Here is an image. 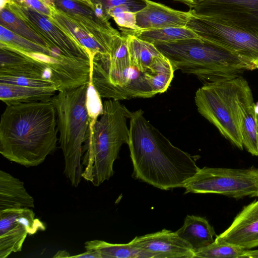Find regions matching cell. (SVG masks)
I'll return each instance as SVG.
<instances>
[{
    "instance_id": "obj_1",
    "label": "cell",
    "mask_w": 258,
    "mask_h": 258,
    "mask_svg": "<svg viewBox=\"0 0 258 258\" xmlns=\"http://www.w3.org/2000/svg\"><path fill=\"white\" fill-rule=\"evenodd\" d=\"M128 119L127 145L136 178L161 189L183 187L200 169L191 155L174 146L141 109L130 111Z\"/></svg>"
},
{
    "instance_id": "obj_2",
    "label": "cell",
    "mask_w": 258,
    "mask_h": 258,
    "mask_svg": "<svg viewBox=\"0 0 258 258\" xmlns=\"http://www.w3.org/2000/svg\"><path fill=\"white\" fill-rule=\"evenodd\" d=\"M50 101L7 105L0 122V153L27 167L43 163L56 148L57 119Z\"/></svg>"
},
{
    "instance_id": "obj_3",
    "label": "cell",
    "mask_w": 258,
    "mask_h": 258,
    "mask_svg": "<svg viewBox=\"0 0 258 258\" xmlns=\"http://www.w3.org/2000/svg\"><path fill=\"white\" fill-rule=\"evenodd\" d=\"M153 44L174 71L194 75L204 84L236 78L255 70L236 53L200 37Z\"/></svg>"
},
{
    "instance_id": "obj_4",
    "label": "cell",
    "mask_w": 258,
    "mask_h": 258,
    "mask_svg": "<svg viewBox=\"0 0 258 258\" xmlns=\"http://www.w3.org/2000/svg\"><path fill=\"white\" fill-rule=\"evenodd\" d=\"M130 111L119 100L103 102V112L95 123L90 122L83 147L82 177L94 186L108 180L114 174L113 163L121 146L128 143L127 125Z\"/></svg>"
},
{
    "instance_id": "obj_5",
    "label": "cell",
    "mask_w": 258,
    "mask_h": 258,
    "mask_svg": "<svg viewBox=\"0 0 258 258\" xmlns=\"http://www.w3.org/2000/svg\"><path fill=\"white\" fill-rule=\"evenodd\" d=\"M87 87L88 83L58 91L50 99L56 112L59 142L64 159V173L75 187L83 178V147L89 128L86 107Z\"/></svg>"
},
{
    "instance_id": "obj_6",
    "label": "cell",
    "mask_w": 258,
    "mask_h": 258,
    "mask_svg": "<svg viewBox=\"0 0 258 258\" xmlns=\"http://www.w3.org/2000/svg\"><path fill=\"white\" fill-rule=\"evenodd\" d=\"M242 77L204 84L196 93L198 112L213 124L221 135L233 145L242 150L239 106L251 92Z\"/></svg>"
},
{
    "instance_id": "obj_7",
    "label": "cell",
    "mask_w": 258,
    "mask_h": 258,
    "mask_svg": "<svg viewBox=\"0 0 258 258\" xmlns=\"http://www.w3.org/2000/svg\"><path fill=\"white\" fill-rule=\"evenodd\" d=\"M183 187L184 194H215L237 199L258 197V169L204 167Z\"/></svg>"
},
{
    "instance_id": "obj_8",
    "label": "cell",
    "mask_w": 258,
    "mask_h": 258,
    "mask_svg": "<svg viewBox=\"0 0 258 258\" xmlns=\"http://www.w3.org/2000/svg\"><path fill=\"white\" fill-rule=\"evenodd\" d=\"M185 27L199 37L233 51L248 61L255 69H258V34L193 13Z\"/></svg>"
},
{
    "instance_id": "obj_9",
    "label": "cell",
    "mask_w": 258,
    "mask_h": 258,
    "mask_svg": "<svg viewBox=\"0 0 258 258\" xmlns=\"http://www.w3.org/2000/svg\"><path fill=\"white\" fill-rule=\"evenodd\" d=\"M190 9L195 15L258 34V0H205Z\"/></svg>"
},
{
    "instance_id": "obj_10",
    "label": "cell",
    "mask_w": 258,
    "mask_h": 258,
    "mask_svg": "<svg viewBox=\"0 0 258 258\" xmlns=\"http://www.w3.org/2000/svg\"><path fill=\"white\" fill-rule=\"evenodd\" d=\"M7 6L43 37L51 48L58 49L70 57L90 60L85 49L47 16L34 9L12 2Z\"/></svg>"
},
{
    "instance_id": "obj_11",
    "label": "cell",
    "mask_w": 258,
    "mask_h": 258,
    "mask_svg": "<svg viewBox=\"0 0 258 258\" xmlns=\"http://www.w3.org/2000/svg\"><path fill=\"white\" fill-rule=\"evenodd\" d=\"M130 243L153 253L155 258H194L195 252L177 233L161 231L135 237Z\"/></svg>"
},
{
    "instance_id": "obj_12",
    "label": "cell",
    "mask_w": 258,
    "mask_h": 258,
    "mask_svg": "<svg viewBox=\"0 0 258 258\" xmlns=\"http://www.w3.org/2000/svg\"><path fill=\"white\" fill-rule=\"evenodd\" d=\"M56 10L80 22L97 35L107 40L120 33L109 21L97 14L93 6L80 0H46Z\"/></svg>"
},
{
    "instance_id": "obj_13",
    "label": "cell",
    "mask_w": 258,
    "mask_h": 258,
    "mask_svg": "<svg viewBox=\"0 0 258 258\" xmlns=\"http://www.w3.org/2000/svg\"><path fill=\"white\" fill-rule=\"evenodd\" d=\"M216 238L246 249L258 246V201L244 207L231 225Z\"/></svg>"
},
{
    "instance_id": "obj_14",
    "label": "cell",
    "mask_w": 258,
    "mask_h": 258,
    "mask_svg": "<svg viewBox=\"0 0 258 258\" xmlns=\"http://www.w3.org/2000/svg\"><path fill=\"white\" fill-rule=\"evenodd\" d=\"M48 18L85 49L89 56L90 67L93 64L94 57L109 55L112 40L100 37L85 26L53 7L51 16Z\"/></svg>"
},
{
    "instance_id": "obj_15",
    "label": "cell",
    "mask_w": 258,
    "mask_h": 258,
    "mask_svg": "<svg viewBox=\"0 0 258 258\" xmlns=\"http://www.w3.org/2000/svg\"><path fill=\"white\" fill-rule=\"evenodd\" d=\"M145 1L146 6L136 13L139 30L185 27L192 15L190 9L187 12L181 11L161 3Z\"/></svg>"
},
{
    "instance_id": "obj_16",
    "label": "cell",
    "mask_w": 258,
    "mask_h": 258,
    "mask_svg": "<svg viewBox=\"0 0 258 258\" xmlns=\"http://www.w3.org/2000/svg\"><path fill=\"white\" fill-rule=\"evenodd\" d=\"M0 75L25 76L49 80L46 69L38 61L0 44Z\"/></svg>"
},
{
    "instance_id": "obj_17",
    "label": "cell",
    "mask_w": 258,
    "mask_h": 258,
    "mask_svg": "<svg viewBox=\"0 0 258 258\" xmlns=\"http://www.w3.org/2000/svg\"><path fill=\"white\" fill-rule=\"evenodd\" d=\"M34 207L33 198L26 190L23 181L0 170V211Z\"/></svg>"
},
{
    "instance_id": "obj_18",
    "label": "cell",
    "mask_w": 258,
    "mask_h": 258,
    "mask_svg": "<svg viewBox=\"0 0 258 258\" xmlns=\"http://www.w3.org/2000/svg\"><path fill=\"white\" fill-rule=\"evenodd\" d=\"M176 232L189 244L195 252L211 244L217 236L206 219L194 215H187L183 225Z\"/></svg>"
},
{
    "instance_id": "obj_19",
    "label": "cell",
    "mask_w": 258,
    "mask_h": 258,
    "mask_svg": "<svg viewBox=\"0 0 258 258\" xmlns=\"http://www.w3.org/2000/svg\"><path fill=\"white\" fill-rule=\"evenodd\" d=\"M55 88H37L0 83V99L7 105L50 101Z\"/></svg>"
},
{
    "instance_id": "obj_20",
    "label": "cell",
    "mask_w": 258,
    "mask_h": 258,
    "mask_svg": "<svg viewBox=\"0 0 258 258\" xmlns=\"http://www.w3.org/2000/svg\"><path fill=\"white\" fill-rule=\"evenodd\" d=\"M254 106L251 91L239 103V111L243 147L252 156H258V130Z\"/></svg>"
},
{
    "instance_id": "obj_21",
    "label": "cell",
    "mask_w": 258,
    "mask_h": 258,
    "mask_svg": "<svg viewBox=\"0 0 258 258\" xmlns=\"http://www.w3.org/2000/svg\"><path fill=\"white\" fill-rule=\"evenodd\" d=\"M84 247L86 250L96 251L101 258H155L153 253L130 242L114 244L100 240H92L86 241Z\"/></svg>"
},
{
    "instance_id": "obj_22",
    "label": "cell",
    "mask_w": 258,
    "mask_h": 258,
    "mask_svg": "<svg viewBox=\"0 0 258 258\" xmlns=\"http://www.w3.org/2000/svg\"><path fill=\"white\" fill-rule=\"evenodd\" d=\"M120 29L122 33L133 35L141 40L151 43L176 41L199 37L192 30L186 27H165L137 30Z\"/></svg>"
},
{
    "instance_id": "obj_23",
    "label": "cell",
    "mask_w": 258,
    "mask_h": 258,
    "mask_svg": "<svg viewBox=\"0 0 258 258\" xmlns=\"http://www.w3.org/2000/svg\"><path fill=\"white\" fill-rule=\"evenodd\" d=\"M174 72L171 62L163 55L154 59L145 73V79L154 95L164 93L168 89Z\"/></svg>"
},
{
    "instance_id": "obj_24",
    "label": "cell",
    "mask_w": 258,
    "mask_h": 258,
    "mask_svg": "<svg viewBox=\"0 0 258 258\" xmlns=\"http://www.w3.org/2000/svg\"><path fill=\"white\" fill-rule=\"evenodd\" d=\"M126 37L130 57L142 73L149 68L154 59L162 55L153 43L141 40L133 35L122 33Z\"/></svg>"
},
{
    "instance_id": "obj_25",
    "label": "cell",
    "mask_w": 258,
    "mask_h": 258,
    "mask_svg": "<svg viewBox=\"0 0 258 258\" xmlns=\"http://www.w3.org/2000/svg\"><path fill=\"white\" fill-rule=\"evenodd\" d=\"M0 25L37 44L51 48L43 37L26 22L13 13L7 5L1 9Z\"/></svg>"
},
{
    "instance_id": "obj_26",
    "label": "cell",
    "mask_w": 258,
    "mask_h": 258,
    "mask_svg": "<svg viewBox=\"0 0 258 258\" xmlns=\"http://www.w3.org/2000/svg\"><path fill=\"white\" fill-rule=\"evenodd\" d=\"M0 44L17 50L29 53H42L56 57L63 55L57 50L37 44L12 32L0 25Z\"/></svg>"
},
{
    "instance_id": "obj_27",
    "label": "cell",
    "mask_w": 258,
    "mask_h": 258,
    "mask_svg": "<svg viewBox=\"0 0 258 258\" xmlns=\"http://www.w3.org/2000/svg\"><path fill=\"white\" fill-rule=\"evenodd\" d=\"M28 234L26 227L19 223L0 234V258H6L13 252L21 251Z\"/></svg>"
},
{
    "instance_id": "obj_28",
    "label": "cell",
    "mask_w": 258,
    "mask_h": 258,
    "mask_svg": "<svg viewBox=\"0 0 258 258\" xmlns=\"http://www.w3.org/2000/svg\"><path fill=\"white\" fill-rule=\"evenodd\" d=\"M247 250L215 238L211 244L196 252L195 257L242 258Z\"/></svg>"
},
{
    "instance_id": "obj_29",
    "label": "cell",
    "mask_w": 258,
    "mask_h": 258,
    "mask_svg": "<svg viewBox=\"0 0 258 258\" xmlns=\"http://www.w3.org/2000/svg\"><path fill=\"white\" fill-rule=\"evenodd\" d=\"M107 15L113 18L119 29L137 30L136 13L131 11L125 6L111 8L106 11Z\"/></svg>"
},
{
    "instance_id": "obj_30",
    "label": "cell",
    "mask_w": 258,
    "mask_h": 258,
    "mask_svg": "<svg viewBox=\"0 0 258 258\" xmlns=\"http://www.w3.org/2000/svg\"><path fill=\"white\" fill-rule=\"evenodd\" d=\"M101 97L95 88L91 80H89L86 97V107L90 122H96L103 112V103Z\"/></svg>"
},
{
    "instance_id": "obj_31",
    "label": "cell",
    "mask_w": 258,
    "mask_h": 258,
    "mask_svg": "<svg viewBox=\"0 0 258 258\" xmlns=\"http://www.w3.org/2000/svg\"><path fill=\"white\" fill-rule=\"evenodd\" d=\"M0 83L37 88H55L56 84L49 80L25 76L0 75Z\"/></svg>"
},
{
    "instance_id": "obj_32",
    "label": "cell",
    "mask_w": 258,
    "mask_h": 258,
    "mask_svg": "<svg viewBox=\"0 0 258 258\" xmlns=\"http://www.w3.org/2000/svg\"><path fill=\"white\" fill-rule=\"evenodd\" d=\"M93 5L102 6L106 12L108 9L115 7L123 6L134 13L140 11L146 6L145 0H90Z\"/></svg>"
},
{
    "instance_id": "obj_33",
    "label": "cell",
    "mask_w": 258,
    "mask_h": 258,
    "mask_svg": "<svg viewBox=\"0 0 258 258\" xmlns=\"http://www.w3.org/2000/svg\"><path fill=\"white\" fill-rule=\"evenodd\" d=\"M11 2L34 9L48 17L52 15V7L46 0H11Z\"/></svg>"
},
{
    "instance_id": "obj_34",
    "label": "cell",
    "mask_w": 258,
    "mask_h": 258,
    "mask_svg": "<svg viewBox=\"0 0 258 258\" xmlns=\"http://www.w3.org/2000/svg\"><path fill=\"white\" fill-rule=\"evenodd\" d=\"M70 257L101 258L99 254L96 251L93 250H86V251L83 253L71 256Z\"/></svg>"
},
{
    "instance_id": "obj_35",
    "label": "cell",
    "mask_w": 258,
    "mask_h": 258,
    "mask_svg": "<svg viewBox=\"0 0 258 258\" xmlns=\"http://www.w3.org/2000/svg\"><path fill=\"white\" fill-rule=\"evenodd\" d=\"M185 4L188 6L190 9H192L200 3L205 0H173Z\"/></svg>"
},
{
    "instance_id": "obj_36",
    "label": "cell",
    "mask_w": 258,
    "mask_h": 258,
    "mask_svg": "<svg viewBox=\"0 0 258 258\" xmlns=\"http://www.w3.org/2000/svg\"><path fill=\"white\" fill-rule=\"evenodd\" d=\"M242 258H258V249L252 250L247 249Z\"/></svg>"
},
{
    "instance_id": "obj_37",
    "label": "cell",
    "mask_w": 258,
    "mask_h": 258,
    "mask_svg": "<svg viewBox=\"0 0 258 258\" xmlns=\"http://www.w3.org/2000/svg\"><path fill=\"white\" fill-rule=\"evenodd\" d=\"M70 253L66 250L58 251L53 257H70Z\"/></svg>"
},
{
    "instance_id": "obj_38",
    "label": "cell",
    "mask_w": 258,
    "mask_h": 258,
    "mask_svg": "<svg viewBox=\"0 0 258 258\" xmlns=\"http://www.w3.org/2000/svg\"><path fill=\"white\" fill-rule=\"evenodd\" d=\"M255 120L258 130V101L255 103L254 106Z\"/></svg>"
},
{
    "instance_id": "obj_39",
    "label": "cell",
    "mask_w": 258,
    "mask_h": 258,
    "mask_svg": "<svg viewBox=\"0 0 258 258\" xmlns=\"http://www.w3.org/2000/svg\"><path fill=\"white\" fill-rule=\"evenodd\" d=\"M11 2V0H1L0 3V9H2L7 5L10 4Z\"/></svg>"
},
{
    "instance_id": "obj_40",
    "label": "cell",
    "mask_w": 258,
    "mask_h": 258,
    "mask_svg": "<svg viewBox=\"0 0 258 258\" xmlns=\"http://www.w3.org/2000/svg\"><path fill=\"white\" fill-rule=\"evenodd\" d=\"M80 1H83V2H86L88 4H90L91 5L93 6V4L92 3V2H91L90 0H80Z\"/></svg>"
}]
</instances>
